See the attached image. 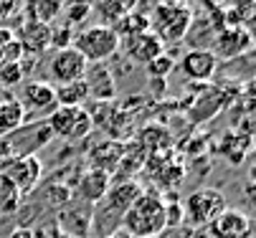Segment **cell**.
Here are the masks:
<instances>
[{
    "label": "cell",
    "mask_w": 256,
    "mask_h": 238,
    "mask_svg": "<svg viewBox=\"0 0 256 238\" xmlns=\"http://www.w3.org/2000/svg\"><path fill=\"white\" fill-rule=\"evenodd\" d=\"M144 188L137 180H127V183H114L106 190V195L94 203V211L89 213V233L92 238H109L114 236L117 228H122L124 213L130 211V206L137 200V195Z\"/></svg>",
    "instance_id": "1"
},
{
    "label": "cell",
    "mask_w": 256,
    "mask_h": 238,
    "mask_svg": "<svg viewBox=\"0 0 256 238\" xmlns=\"http://www.w3.org/2000/svg\"><path fill=\"white\" fill-rule=\"evenodd\" d=\"M122 228L132 238H158L168 228L165 198L155 190H142L130 206V211L124 213Z\"/></svg>",
    "instance_id": "2"
},
{
    "label": "cell",
    "mask_w": 256,
    "mask_h": 238,
    "mask_svg": "<svg viewBox=\"0 0 256 238\" xmlns=\"http://www.w3.org/2000/svg\"><path fill=\"white\" fill-rule=\"evenodd\" d=\"M193 18H196V13H193L190 5H152L150 33H155L162 46L165 43H180L188 36Z\"/></svg>",
    "instance_id": "3"
},
{
    "label": "cell",
    "mask_w": 256,
    "mask_h": 238,
    "mask_svg": "<svg viewBox=\"0 0 256 238\" xmlns=\"http://www.w3.org/2000/svg\"><path fill=\"white\" fill-rule=\"evenodd\" d=\"M180 206H182V221L188 223V228L196 231V228H208L226 211V198L216 188H200L193 190Z\"/></svg>",
    "instance_id": "4"
},
{
    "label": "cell",
    "mask_w": 256,
    "mask_h": 238,
    "mask_svg": "<svg viewBox=\"0 0 256 238\" xmlns=\"http://www.w3.org/2000/svg\"><path fill=\"white\" fill-rule=\"evenodd\" d=\"M71 43H74L71 48H76L86 58V63H104L120 51V36L114 33V28L99 23L79 30Z\"/></svg>",
    "instance_id": "5"
},
{
    "label": "cell",
    "mask_w": 256,
    "mask_h": 238,
    "mask_svg": "<svg viewBox=\"0 0 256 238\" xmlns=\"http://www.w3.org/2000/svg\"><path fill=\"white\" fill-rule=\"evenodd\" d=\"M46 124L54 137L66 140V142H82L94 129V122L86 107H56L46 117Z\"/></svg>",
    "instance_id": "6"
},
{
    "label": "cell",
    "mask_w": 256,
    "mask_h": 238,
    "mask_svg": "<svg viewBox=\"0 0 256 238\" xmlns=\"http://www.w3.org/2000/svg\"><path fill=\"white\" fill-rule=\"evenodd\" d=\"M51 140H54V134H51L46 119L23 122L18 129H13L10 134L3 137L8 157H33L38 150H44Z\"/></svg>",
    "instance_id": "7"
},
{
    "label": "cell",
    "mask_w": 256,
    "mask_h": 238,
    "mask_svg": "<svg viewBox=\"0 0 256 238\" xmlns=\"http://www.w3.org/2000/svg\"><path fill=\"white\" fill-rule=\"evenodd\" d=\"M254 48V33L248 25H224L213 38V56L218 61H236Z\"/></svg>",
    "instance_id": "8"
},
{
    "label": "cell",
    "mask_w": 256,
    "mask_h": 238,
    "mask_svg": "<svg viewBox=\"0 0 256 238\" xmlns=\"http://www.w3.org/2000/svg\"><path fill=\"white\" fill-rule=\"evenodd\" d=\"M20 107L26 114V122L33 119H44L56 109V96H54V84L48 81H38V79H28L20 86Z\"/></svg>",
    "instance_id": "9"
},
{
    "label": "cell",
    "mask_w": 256,
    "mask_h": 238,
    "mask_svg": "<svg viewBox=\"0 0 256 238\" xmlns=\"http://www.w3.org/2000/svg\"><path fill=\"white\" fill-rule=\"evenodd\" d=\"M0 175L6 180H10V185L20 193V195H28L36 190L41 175H44V165L38 157H10L0 165Z\"/></svg>",
    "instance_id": "10"
},
{
    "label": "cell",
    "mask_w": 256,
    "mask_h": 238,
    "mask_svg": "<svg viewBox=\"0 0 256 238\" xmlns=\"http://www.w3.org/2000/svg\"><path fill=\"white\" fill-rule=\"evenodd\" d=\"M86 58L76 51V48H61L51 56L48 61V74L51 79L58 84H71V81H82L84 74H86Z\"/></svg>",
    "instance_id": "11"
},
{
    "label": "cell",
    "mask_w": 256,
    "mask_h": 238,
    "mask_svg": "<svg viewBox=\"0 0 256 238\" xmlns=\"http://www.w3.org/2000/svg\"><path fill=\"white\" fill-rule=\"evenodd\" d=\"M165 46L158 41L155 33L144 30V33H134V36H127V38H120V51L124 53V58L130 63H137V66H148L152 58H158Z\"/></svg>",
    "instance_id": "12"
},
{
    "label": "cell",
    "mask_w": 256,
    "mask_h": 238,
    "mask_svg": "<svg viewBox=\"0 0 256 238\" xmlns=\"http://www.w3.org/2000/svg\"><path fill=\"white\" fill-rule=\"evenodd\" d=\"M84 84L89 89V96L96 99V104H112V99L117 96V81L109 63H89Z\"/></svg>",
    "instance_id": "13"
},
{
    "label": "cell",
    "mask_w": 256,
    "mask_h": 238,
    "mask_svg": "<svg viewBox=\"0 0 256 238\" xmlns=\"http://www.w3.org/2000/svg\"><path fill=\"white\" fill-rule=\"evenodd\" d=\"M218 66H221V61L213 56L210 48H190L180 58V71L186 74V79H190L196 84L210 81L218 71Z\"/></svg>",
    "instance_id": "14"
},
{
    "label": "cell",
    "mask_w": 256,
    "mask_h": 238,
    "mask_svg": "<svg viewBox=\"0 0 256 238\" xmlns=\"http://www.w3.org/2000/svg\"><path fill=\"white\" fill-rule=\"evenodd\" d=\"M210 236L216 238H251L254 236V221L244 211L226 208L210 226Z\"/></svg>",
    "instance_id": "15"
},
{
    "label": "cell",
    "mask_w": 256,
    "mask_h": 238,
    "mask_svg": "<svg viewBox=\"0 0 256 238\" xmlns=\"http://www.w3.org/2000/svg\"><path fill=\"white\" fill-rule=\"evenodd\" d=\"M112 188V175L104 173V170H96V167H89L86 173L79 178V185H76V195L84 200V203H99L106 190Z\"/></svg>",
    "instance_id": "16"
},
{
    "label": "cell",
    "mask_w": 256,
    "mask_h": 238,
    "mask_svg": "<svg viewBox=\"0 0 256 238\" xmlns=\"http://www.w3.org/2000/svg\"><path fill=\"white\" fill-rule=\"evenodd\" d=\"M18 43H20V51L44 53L46 48H51V28L46 23L26 20L18 30Z\"/></svg>",
    "instance_id": "17"
},
{
    "label": "cell",
    "mask_w": 256,
    "mask_h": 238,
    "mask_svg": "<svg viewBox=\"0 0 256 238\" xmlns=\"http://www.w3.org/2000/svg\"><path fill=\"white\" fill-rule=\"evenodd\" d=\"M122 155H124V145L122 142L106 140V142H102V145H96L92 150V167L104 170V173L112 175L117 170V165H120V160H122Z\"/></svg>",
    "instance_id": "18"
},
{
    "label": "cell",
    "mask_w": 256,
    "mask_h": 238,
    "mask_svg": "<svg viewBox=\"0 0 256 238\" xmlns=\"http://www.w3.org/2000/svg\"><path fill=\"white\" fill-rule=\"evenodd\" d=\"M23 3H26V18L28 20L51 25L61 15L66 0H23Z\"/></svg>",
    "instance_id": "19"
},
{
    "label": "cell",
    "mask_w": 256,
    "mask_h": 238,
    "mask_svg": "<svg viewBox=\"0 0 256 238\" xmlns=\"http://www.w3.org/2000/svg\"><path fill=\"white\" fill-rule=\"evenodd\" d=\"M23 122H26V114H23L20 101L16 96L0 99V137H6L13 129H18Z\"/></svg>",
    "instance_id": "20"
},
{
    "label": "cell",
    "mask_w": 256,
    "mask_h": 238,
    "mask_svg": "<svg viewBox=\"0 0 256 238\" xmlns=\"http://www.w3.org/2000/svg\"><path fill=\"white\" fill-rule=\"evenodd\" d=\"M54 96H56V107H82L89 99V89L82 81H71V84H58L54 86Z\"/></svg>",
    "instance_id": "21"
},
{
    "label": "cell",
    "mask_w": 256,
    "mask_h": 238,
    "mask_svg": "<svg viewBox=\"0 0 256 238\" xmlns=\"http://www.w3.org/2000/svg\"><path fill=\"white\" fill-rule=\"evenodd\" d=\"M150 30V10H127L122 15V20L114 25V33L120 38H127V36H134V33H144Z\"/></svg>",
    "instance_id": "22"
},
{
    "label": "cell",
    "mask_w": 256,
    "mask_h": 238,
    "mask_svg": "<svg viewBox=\"0 0 256 238\" xmlns=\"http://www.w3.org/2000/svg\"><path fill=\"white\" fill-rule=\"evenodd\" d=\"M124 13H127V8L120 3V0H92V15L99 18V25L114 28L122 20Z\"/></svg>",
    "instance_id": "23"
},
{
    "label": "cell",
    "mask_w": 256,
    "mask_h": 238,
    "mask_svg": "<svg viewBox=\"0 0 256 238\" xmlns=\"http://www.w3.org/2000/svg\"><path fill=\"white\" fill-rule=\"evenodd\" d=\"M66 13V25H79V23H86L92 18V0H66L64 3V10Z\"/></svg>",
    "instance_id": "24"
},
{
    "label": "cell",
    "mask_w": 256,
    "mask_h": 238,
    "mask_svg": "<svg viewBox=\"0 0 256 238\" xmlns=\"http://www.w3.org/2000/svg\"><path fill=\"white\" fill-rule=\"evenodd\" d=\"M20 193L10 185V180H6L3 175H0V213H6L10 216L16 208H18V203H20Z\"/></svg>",
    "instance_id": "25"
},
{
    "label": "cell",
    "mask_w": 256,
    "mask_h": 238,
    "mask_svg": "<svg viewBox=\"0 0 256 238\" xmlns=\"http://www.w3.org/2000/svg\"><path fill=\"white\" fill-rule=\"evenodd\" d=\"M150 79H168L172 71H175V58L168 56V53H160L158 58H152L148 66H144Z\"/></svg>",
    "instance_id": "26"
},
{
    "label": "cell",
    "mask_w": 256,
    "mask_h": 238,
    "mask_svg": "<svg viewBox=\"0 0 256 238\" xmlns=\"http://www.w3.org/2000/svg\"><path fill=\"white\" fill-rule=\"evenodd\" d=\"M23 76H26V69L20 61H10V63L0 66V86H6V89L18 86V84H23Z\"/></svg>",
    "instance_id": "27"
},
{
    "label": "cell",
    "mask_w": 256,
    "mask_h": 238,
    "mask_svg": "<svg viewBox=\"0 0 256 238\" xmlns=\"http://www.w3.org/2000/svg\"><path fill=\"white\" fill-rule=\"evenodd\" d=\"M48 28H51V46L56 51L71 46V41H74V28H71V25H66V23H51Z\"/></svg>",
    "instance_id": "28"
},
{
    "label": "cell",
    "mask_w": 256,
    "mask_h": 238,
    "mask_svg": "<svg viewBox=\"0 0 256 238\" xmlns=\"http://www.w3.org/2000/svg\"><path fill=\"white\" fill-rule=\"evenodd\" d=\"M20 10V0H0V23L10 20Z\"/></svg>",
    "instance_id": "29"
},
{
    "label": "cell",
    "mask_w": 256,
    "mask_h": 238,
    "mask_svg": "<svg viewBox=\"0 0 256 238\" xmlns=\"http://www.w3.org/2000/svg\"><path fill=\"white\" fill-rule=\"evenodd\" d=\"M10 238H36V233H33V228H28V226H18V228L10 233Z\"/></svg>",
    "instance_id": "30"
},
{
    "label": "cell",
    "mask_w": 256,
    "mask_h": 238,
    "mask_svg": "<svg viewBox=\"0 0 256 238\" xmlns=\"http://www.w3.org/2000/svg\"><path fill=\"white\" fill-rule=\"evenodd\" d=\"M155 5H186V0H155Z\"/></svg>",
    "instance_id": "31"
},
{
    "label": "cell",
    "mask_w": 256,
    "mask_h": 238,
    "mask_svg": "<svg viewBox=\"0 0 256 238\" xmlns=\"http://www.w3.org/2000/svg\"><path fill=\"white\" fill-rule=\"evenodd\" d=\"M120 3H122V5L127 8V10H134V8L140 5V0H120Z\"/></svg>",
    "instance_id": "32"
},
{
    "label": "cell",
    "mask_w": 256,
    "mask_h": 238,
    "mask_svg": "<svg viewBox=\"0 0 256 238\" xmlns=\"http://www.w3.org/2000/svg\"><path fill=\"white\" fill-rule=\"evenodd\" d=\"M109 238H117V236H109Z\"/></svg>",
    "instance_id": "33"
},
{
    "label": "cell",
    "mask_w": 256,
    "mask_h": 238,
    "mask_svg": "<svg viewBox=\"0 0 256 238\" xmlns=\"http://www.w3.org/2000/svg\"><path fill=\"white\" fill-rule=\"evenodd\" d=\"M208 238H216V236H208Z\"/></svg>",
    "instance_id": "34"
}]
</instances>
